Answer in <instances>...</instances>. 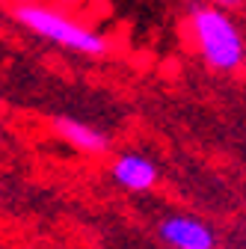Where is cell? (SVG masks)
Wrapping results in <instances>:
<instances>
[{"label": "cell", "mask_w": 246, "mask_h": 249, "mask_svg": "<svg viewBox=\"0 0 246 249\" xmlns=\"http://www.w3.org/2000/svg\"><path fill=\"white\" fill-rule=\"evenodd\" d=\"M158 234L172 249H213L217 246L211 226H205L202 220H193V216H181V213L166 216L158 226Z\"/></svg>", "instance_id": "cell-3"}, {"label": "cell", "mask_w": 246, "mask_h": 249, "mask_svg": "<svg viewBox=\"0 0 246 249\" xmlns=\"http://www.w3.org/2000/svg\"><path fill=\"white\" fill-rule=\"evenodd\" d=\"M213 3H217V6H237L240 0H213Z\"/></svg>", "instance_id": "cell-6"}, {"label": "cell", "mask_w": 246, "mask_h": 249, "mask_svg": "<svg viewBox=\"0 0 246 249\" xmlns=\"http://www.w3.org/2000/svg\"><path fill=\"white\" fill-rule=\"evenodd\" d=\"M113 181L122 187V190H131V193H145L158 184V166L155 160H148L145 154H119L110 166Z\"/></svg>", "instance_id": "cell-4"}, {"label": "cell", "mask_w": 246, "mask_h": 249, "mask_svg": "<svg viewBox=\"0 0 246 249\" xmlns=\"http://www.w3.org/2000/svg\"><path fill=\"white\" fill-rule=\"evenodd\" d=\"M53 131L59 134V140L69 142V145H71L74 151H80V154H104V151L110 148L107 134L95 131V128H92V124H86V122L69 119V116L53 119Z\"/></svg>", "instance_id": "cell-5"}, {"label": "cell", "mask_w": 246, "mask_h": 249, "mask_svg": "<svg viewBox=\"0 0 246 249\" xmlns=\"http://www.w3.org/2000/svg\"><path fill=\"white\" fill-rule=\"evenodd\" d=\"M190 30L202 59L217 71H237L246 59V45L234 21L217 6H190Z\"/></svg>", "instance_id": "cell-1"}, {"label": "cell", "mask_w": 246, "mask_h": 249, "mask_svg": "<svg viewBox=\"0 0 246 249\" xmlns=\"http://www.w3.org/2000/svg\"><path fill=\"white\" fill-rule=\"evenodd\" d=\"M15 18L27 30H33L36 36L66 48V51L86 53V56H104L110 51V42L101 33L77 24L74 18L63 15V12H53V9H45V6H18Z\"/></svg>", "instance_id": "cell-2"}]
</instances>
